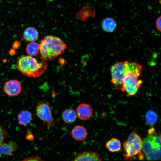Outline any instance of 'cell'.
<instances>
[{
    "label": "cell",
    "instance_id": "1",
    "mask_svg": "<svg viewBox=\"0 0 161 161\" xmlns=\"http://www.w3.org/2000/svg\"><path fill=\"white\" fill-rule=\"evenodd\" d=\"M125 77L121 90L127 97L135 95L142 86L143 81L139 79L142 71L141 65L135 62H124Z\"/></svg>",
    "mask_w": 161,
    "mask_h": 161
},
{
    "label": "cell",
    "instance_id": "2",
    "mask_svg": "<svg viewBox=\"0 0 161 161\" xmlns=\"http://www.w3.org/2000/svg\"><path fill=\"white\" fill-rule=\"evenodd\" d=\"M39 45V53L44 60H53L63 54L67 47L66 44L61 38L51 35L45 36Z\"/></svg>",
    "mask_w": 161,
    "mask_h": 161
},
{
    "label": "cell",
    "instance_id": "3",
    "mask_svg": "<svg viewBox=\"0 0 161 161\" xmlns=\"http://www.w3.org/2000/svg\"><path fill=\"white\" fill-rule=\"evenodd\" d=\"M47 65L43 61L39 62L33 57L23 55L18 57L16 67L23 75L30 77L36 78L43 74Z\"/></svg>",
    "mask_w": 161,
    "mask_h": 161
},
{
    "label": "cell",
    "instance_id": "4",
    "mask_svg": "<svg viewBox=\"0 0 161 161\" xmlns=\"http://www.w3.org/2000/svg\"><path fill=\"white\" fill-rule=\"evenodd\" d=\"M142 140L135 131H132L123 144L124 152L123 157L128 161L135 160L138 156L140 160H143L144 154L142 150Z\"/></svg>",
    "mask_w": 161,
    "mask_h": 161
},
{
    "label": "cell",
    "instance_id": "5",
    "mask_svg": "<svg viewBox=\"0 0 161 161\" xmlns=\"http://www.w3.org/2000/svg\"><path fill=\"white\" fill-rule=\"evenodd\" d=\"M161 136L155 132L142 140V150L147 159L157 160L161 159Z\"/></svg>",
    "mask_w": 161,
    "mask_h": 161
},
{
    "label": "cell",
    "instance_id": "6",
    "mask_svg": "<svg viewBox=\"0 0 161 161\" xmlns=\"http://www.w3.org/2000/svg\"><path fill=\"white\" fill-rule=\"evenodd\" d=\"M111 82L114 86L121 90L125 77V67L124 62L116 61L110 69Z\"/></svg>",
    "mask_w": 161,
    "mask_h": 161
},
{
    "label": "cell",
    "instance_id": "7",
    "mask_svg": "<svg viewBox=\"0 0 161 161\" xmlns=\"http://www.w3.org/2000/svg\"><path fill=\"white\" fill-rule=\"evenodd\" d=\"M35 114L44 125L46 124L48 127L51 126L55 124L49 101L38 103Z\"/></svg>",
    "mask_w": 161,
    "mask_h": 161
},
{
    "label": "cell",
    "instance_id": "8",
    "mask_svg": "<svg viewBox=\"0 0 161 161\" xmlns=\"http://www.w3.org/2000/svg\"><path fill=\"white\" fill-rule=\"evenodd\" d=\"M4 90L5 93L8 96H16L18 95L21 92V84L16 80H10L4 83Z\"/></svg>",
    "mask_w": 161,
    "mask_h": 161
},
{
    "label": "cell",
    "instance_id": "9",
    "mask_svg": "<svg viewBox=\"0 0 161 161\" xmlns=\"http://www.w3.org/2000/svg\"><path fill=\"white\" fill-rule=\"evenodd\" d=\"M77 116L80 120L86 121L92 117L93 110L91 106L86 103H81L79 105L76 109Z\"/></svg>",
    "mask_w": 161,
    "mask_h": 161
},
{
    "label": "cell",
    "instance_id": "10",
    "mask_svg": "<svg viewBox=\"0 0 161 161\" xmlns=\"http://www.w3.org/2000/svg\"><path fill=\"white\" fill-rule=\"evenodd\" d=\"M72 161H102L98 153L91 151L81 152L78 154Z\"/></svg>",
    "mask_w": 161,
    "mask_h": 161
},
{
    "label": "cell",
    "instance_id": "11",
    "mask_svg": "<svg viewBox=\"0 0 161 161\" xmlns=\"http://www.w3.org/2000/svg\"><path fill=\"white\" fill-rule=\"evenodd\" d=\"M87 131L86 128L80 125H77L74 127L71 132V134L73 138L79 141L85 140L87 136Z\"/></svg>",
    "mask_w": 161,
    "mask_h": 161
},
{
    "label": "cell",
    "instance_id": "12",
    "mask_svg": "<svg viewBox=\"0 0 161 161\" xmlns=\"http://www.w3.org/2000/svg\"><path fill=\"white\" fill-rule=\"evenodd\" d=\"M95 15V11L91 7L85 6L83 7L77 13L75 18L81 21H84Z\"/></svg>",
    "mask_w": 161,
    "mask_h": 161
},
{
    "label": "cell",
    "instance_id": "13",
    "mask_svg": "<svg viewBox=\"0 0 161 161\" xmlns=\"http://www.w3.org/2000/svg\"><path fill=\"white\" fill-rule=\"evenodd\" d=\"M101 25L104 31L108 33H111L116 29L117 23L114 19L112 18L106 17L102 20Z\"/></svg>",
    "mask_w": 161,
    "mask_h": 161
},
{
    "label": "cell",
    "instance_id": "14",
    "mask_svg": "<svg viewBox=\"0 0 161 161\" xmlns=\"http://www.w3.org/2000/svg\"><path fill=\"white\" fill-rule=\"evenodd\" d=\"M23 37L27 41L30 42H34L38 39L39 33L36 28L33 27H30L24 31Z\"/></svg>",
    "mask_w": 161,
    "mask_h": 161
},
{
    "label": "cell",
    "instance_id": "15",
    "mask_svg": "<svg viewBox=\"0 0 161 161\" xmlns=\"http://www.w3.org/2000/svg\"><path fill=\"white\" fill-rule=\"evenodd\" d=\"M17 147V145L16 143L12 141L6 143H4L0 145L2 154L8 155H12Z\"/></svg>",
    "mask_w": 161,
    "mask_h": 161
},
{
    "label": "cell",
    "instance_id": "16",
    "mask_svg": "<svg viewBox=\"0 0 161 161\" xmlns=\"http://www.w3.org/2000/svg\"><path fill=\"white\" fill-rule=\"evenodd\" d=\"M62 117L65 122L70 124L75 121L77 117V115L76 112L74 109H67L63 112Z\"/></svg>",
    "mask_w": 161,
    "mask_h": 161
},
{
    "label": "cell",
    "instance_id": "17",
    "mask_svg": "<svg viewBox=\"0 0 161 161\" xmlns=\"http://www.w3.org/2000/svg\"><path fill=\"white\" fill-rule=\"evenodd\" d=\"M18 118L19 124L21 125L26 126L32 121V116L30 112L26 110L20 112L18 114Z\"/></svg>",
    "mask_w": 161,
    "mask_h": 161
},
{
    "label": "cell",
    "instance_id": "18",
    "mask_svg": "<svg viewBox=\"0 0 161 161\" xmlns=\"http://www.w3.org/2000/svg\"><path fill=\"white\" fill-rule=\"evenodd\" d=\"M106 146L109 151L115 152L120 150L121 148V143L119 139L113 138L106 143Z\"/></svg>",
    "mask_w": 161,
    "mask_h": 161
},
{
    "label": "cell",
    "instance_id": "19",
    "mask_svg": "<svg viewBox=\"0 0 161 161\" xmlns=\"http://www.w3.org/2000/svg\"><path fill=\"white\" fill-rule=\"evenodd\" d=\"M26 50L28 55L36 56L40 52L39 44L35 41L30 42L27 44Z\"/></svg>",
    "mask_w": 161,
    "mask_h": 161
},
{
    "label": "cell",
    "instance_id": "20",
    "mask_svg": "<svg viewBox=\"0 0 161 161\" xmlns=\"http://www.w3.org/2000/svg\"><path fill=\"white\" fill-rule=\"evenodd\" d=\"M145 118L147 123L150 125H153L157 121V117L156 114L152 110H149L146 112Z\"/></svg>",
    "mask_w": 161,
    "mask_h": 161
},
{
    "label": "cell",
    "instance_id": "21",
    "mask_svg": "<svg viewBox=\"0 0 161 161\" xmlns=\"http://www.w3.org/2000/svg\"><path fill=\"white\" fill-rule=\"evenodd\" d=\"M7 136V132L3 126L0 124V145L4 143Z\"/></svg>",
    "mask_w": 161,
    "mask_h": 161
},
{
    "label": "cell",
    "instance_id": "22",
    "mask_svg": "<svg viewBox=\"0 0 161 161\" xmlns=\"http://www.w3.org/2000/svg\"><path fill=\"white\" fill-rule=\"evenodd\" d=\"M21 161H44L42 159L36 155L35 156H32L24 159Z\"/></svg>",
    "mask_w": 161,
    "mask_h": 161
},
{
    "label": "cell",
    "instance_id": "23",
    "mask_svg": "<svg viewBox=\"0 0 161 161\" xmlns=\"http://www.w3.org/2000/svg\"><path fill=\"white\" fill-rule=\"evenodd\" d=\"M161 17L160 16L156 19L155 24L156 28L157 30L160 32H161Z\"/></svg>",
    "mask_w": 161,
    "mask_h": 161
},
{
    "label": "cell",
    "instance_id": "24",
    "mask_svg": "<svg viewBox=\"0 0 161 161\" xmlns=\"http://www.w3.org/2000/svg\"><path fill=\"white\" fill-rule=\"evenodd\" d=\"M20 45V43L18 41H15L13 45V47L14 49H17Z\"/></svg>",
    "mask_w": 161,
    "mask_h": 161
},
{
    "label": "cell",
    "instance_id": "25",
    "mask_svg": "<svg viewBox=\"0 0 161 161\" xmlns=\"http://www.w3.org/2000/svg\"><path fill=\"white\" fill-rule=\"evenodd\" d=\"M2 153L1 152V149H0V156H1V154H2Z\"/></svg>",
    "mask_w": 161,
    "mask_h": 161
}]
</instances>
